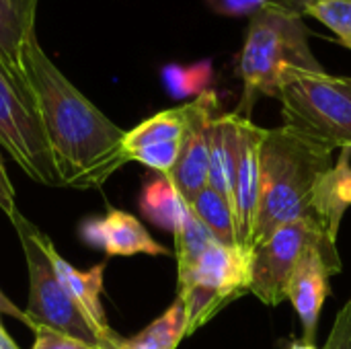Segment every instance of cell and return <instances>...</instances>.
I'll list each match as a JSON object with an SVG mask.
<instances>
[{"label":"cell","instance_id":"6da1fadb","mask_svg":"<svg viewBox=\"0 0 351 349\" xmlns=\"http://www.w3.org/2000/svg\"><path fill=\"white\" fill-rule=\"evenodd\" d=\"M25 80L64 187L95 189L130 163L125 132L95 107L39 45L35 23L23 43Z\"/></svg>","mask_w":351,"mask_h":349},{"label":"cell","instance_id":"7a4b0ae2","mask_svg":"<svg viewBox=\"0 0 351 349\" xmlns=\"http://www.w3.org/2000/svg\"><path fill=\"white\" fill-rule=\"evenodd\" d=\"M331 165V152L306 142L288 128L267 130L261 144V191L253 247L280 226L313 214L315 181Z\"/></svg>","mask_w":351,"mask_h":349},{"label":"cell","instance_id":"3957f363","mask_svg":"<svg viewBox=\"0 0 351 349\" xmlns=\"http://www.w3.org/2000/svg\"><path fill=\"white\" fill-rule=\"evenodd\" d=\"M288 66L323 70L308 45L304 16L282 8H263L251 16L241 51L243 99L234 113L249 117L259 97H278L280 74Z\"/></svg>","mask_w":351,"mask_h":349},{"label":"cell","instance_id":"277c9868","mask_svg":"<svg viewBox=\"0 0 351 349\" xmlns=\"http://www.w3.org/2000/svg\"><path fill=\"white\" fill-rule=\"evenodd\" d=\"M284 128L333 152L351 150V78L325 70L288 66L280 74L278 97Z\"/></svg>","mask_w":351,"mask_h":349},{"label":"cell","instance_id":"5b68a950","mask_svg":"<svg viewBox=\"0 0 351 349\" xmlns=\"http://www.w3.org/2000/svg\"><path fill=\"white\" fill-rule=\"evenodd\" d=\"M29 272V304L27 317L35 329H49L86 344L93 349H107L105 339L93 327L88 317L70 296L62 284L56 265L51 261L53 243L35 224H31L21 212L10 218Z\"/></svg>","mask_w":351,"mask_h":349},{"label":"cell","instance_id":"8992f818","mask_svg":"<svg viewBox=\"0 0 351 349\" xmlns=\"http://www.w3.org/2000/svg\"><path fill=\"white\" fill-rule=\"evenodd\" d=\"M251 288V251L214 241L179 276V298L185 306L187 335L214 319L226 304L247 294Z\"/></svg>","mask_w":351,"mask_h":349},{"label":"cell","instance_id":"52a82bcc","mask_svg":"<svg viewBox=\"0 0 351 349\" xmlns=\"http://www.w3.org/2000/svg\"><path fill=\"white\" fill-rule=\"evenodd\" d=\"M0 148L33 181L49 187L62 185L49 144L41 130L29 88L19 84L0 66Z\"/></svg>","mask_w":351,"mask_h":349},{"label":"cell","instance_id":"ba28073f","mask_svg":"<svg viewBox=\"0 0 351 349\" xmlns=\"http://www.w3.org/2000/svg\"><path fill=\"white\" fill-rule=\"evenodd\" d=\"M337 245L311 216H302L280 226L265 241L251 249V288L265 306H278L286 300L290 276L300 257L311 247Z\"/></svg>","mask_w":351,"mask_h":349},{"label":"cell","instance_id":"9c48e42d","mask_svg":"<svg viewBox=\"0 0 351 349\" xmlns=\"http://www.w3.org/2000/svg\"><path fill=\"white\" fill-rule=\"evenodd\" d=\"M185 130L181 136L179 156L169 181L175 185L185 204L208 187V163H210V123L216 115L218 97L212 91L202 93L195 101L185 103Z\"/></svg>","mask_w":351,"mask_h":349},{"label":"cell","instance_id":"30bf717a","mask_svg":"<svg viewBox=\"0 0 351 349\" xmlns=\"http://www.w3.org/2000/svg\"><path fill=\"white\" fill-rule=\"evenodd\" d=\"M339 272H341V259L337 253V245L311 247L296 263L288 282L286 300L292 302L300 319L302 339L315 344L319 319L325 300L329 298L331 292L329 280Z\"/></svg>","mask_w":351,"mask_h":349},{"label":"cell","instance_id":"8fae6325","mask_svg":"<svg viewBox=\"0 0 351 349\" xmlns=\"http://www.w3.org/2000/svg\"><path fill=\"white\" fill-rule=\"evenodd\" d=\"M265 134H267L265 128H259L249 117L241 115L232 214L237 226V243L243 251L253 249V234H255L259 191H261V144L265 140Z\"/></svg>","mask_w":351,"mask_h":349},{"label":"cell","instance_id":"7c38bea8","mask_svg":"<svg viewBox=\"0 0 351 349\" xmlns=\"http://www.w3.org/2000/svg\"><path fill=\"white\" fill-rule=\"evenodd\" d=\"M82 239L109 257H130V255H167L169 251L156 243L144 224L123 212L109 210L103 218L86 220L80 228Z\"/></svg>","mask_w":351,"mask_h":349},{"label":"cell","instance_id":"4fadbf2b","mask_svg":"<svg viewBox=\"0 0 351 349\" xmlns=\"http://www.w3.org/2000/svg\"><path fill=\"white\" fill-rule=\"evenodd\" d=\"M51 261L56 265V272L70 292V296L76 300V304L82 309V313L88 317L93 327L99 331V335L105 339L107 349H117L121 344V337H117L105 317L103 304H101V294H103V274H105V263L95 265L88 272H78L74 265H70L53 247H51Z\"/></svg>","mask_w":351,"mask_h":349},{"label":"cell","instance_id":"5bb4252c","mask_svg":"<svg viewBox=\"0 0 351 349\" xmlns=\"http://www.w3.org/2000/svg\"><path fill=\"white\" fill-rule=\"evenodd\" d=\"M351 150H341V156L325 173L319 175L313 187L311 210L323 230L337 243L341 220L351 208Z\"/></svg>","mask_w":351,"mask_h":349},{"label":"cell","instance_id":"9a60e30c","mask_svg":"<svg viewBox=\"0 0 351 349\" xmlns=\"http://www.w3.org/2000/svg\"><path fill=\"white\" fill-rule=\"evenodd\" d=\"M239 119L237 113L214 115L210 123V163L208 187L220 193L232 208L234 177H237V150H239Z\"/></svg>","mask_w":351,"mask_h":349},{"label":"cell","instance_id":"2e32d148","mask_svg":"<svg viewBox=\"0 0 351 349\" xmlns=\"http://www.w3.org/2000/svg\"><path fill=\"white\" fill-rule=\"evenodd\" d=\"M37 0H0V66L25 88L23 43L31 23H35Z\"/></svg>","mask_w":351,"mask_h":349},{"label":"cell","instance_id":"e0dca14e","mask_svg":"<svg viewBox=\"0 0 351 349\" xmlns=\"http://www.w3.org/2000/svg\"><path fill=\"white\" fill-rule=\"evenodd\" d=\"M189 206L179 195V191L169 181L167 175L158 173L144 185L140 195V212L158 228H165L175 234Z\"/></svg>","mask_w":351,"mask_h":349},{"label":"cell","instance_id":"ac0fdd59","mask_svg":"<svg viewBox=\"0 0 351 349\" xmlns=\"http://www.w3.org/2000/svg\"><path fill=\"white\" fill-rule=\"evenodd\" d=\"M187 335V317L183 300H177L144 331L132 339H121L117 349H177L181 339Z\"/></svg>","mask_w":351,"mask_h":349},{"label":"cell","instance_id":"d6986e66","mask_svg":"<svg viewBox=\"0 0 351 349\" xmlns=\"http://www.w3.org/2000/svg\"><path fill=\"white\" fill-rule=\"evenodd\" d=\"M183 130H185V107L183 105L175 107V109L160 111V113L148 117L146 121H142L140 125H136L134 130L125 132L123 152L130 158L132 152L142 150L146 146L177 142V140H181Z\"/></svg>","mask_w":351,"mask_h":349},{"label":"cell","instance_id":"ffe728a7","mask_svg":"<svg viewBox=\"0 0 351 349\" xmlns=\"http://www.w3.org/2000/svg\"><path fill=\"white\" fill-rule=\"evenodd\" d=\"M187 206L218 243L239 247L232 208L220 193H216L212 187H204Z\"/></svg>","mask_w":351,"mask_h":349},{"label":"cell","instance_id":"44dd1931","mask_svg":"<svg viewBox=\"0 0 351 349\" xmlns=\"http://www.w3.org/2000/svg\"><path fill=\"white\" fill-rule=\"evenodd\" d=\"M173 237H175V257H177L179 276L187 274L195 265L199 255L216 241L212 232L193 216L191 210H187L183 222L179 224Z\"/></svg>","mask_w":351,"mask_h":349},{"label":"cell","instance_id":"7402d4cb","mask_svg":"<svg viewBox=\"0 0 351 349\" xmlns=\"http://www.w3.org/2000/svg\"><path fill=\"white\" fill-rule=\"evenodd\" d=\"M306 14L329 27L351 49V0H315L306 6Z\"/></svg>","mask_w":351,"mask_h":349},{"label":"cell","instance_id":"603a6c76","mask_svg":"<svg viewBox=\"0 0 351 349\" xmlns=\"http://www.w3.org/2000/svg\"><path fill=\"white\" fill-rule=\"evenodd\" d=\"M208 6L224 16H253L263 8H282L304 16L306 6L298 0H206Z\"/></svg>","mask_w":351,"mask_h":349},{"label":"cell","instance_id":"cb8c5ba5","mask_svg":"<svg viewBox=\"0 0 351 349\" xmlns=\"http://www.w3.org/2000/svg\"><path fill=\"white\" fill-rule=\"evenodd\" d=\"M321 349H351V296L337 313L331 333Z\"/></svg>","mask_w":351,"mask_h":349},{"label":"cell","instance_id":"d4e9b609","mask_svg":"<svg viewBox=\"0 0 351 349\" xmlns=\"http://www.w3.org/2000/svg\"><path fill=\"white\" fill-rule=\"evenodd\" d=\"M33 333H35V344L31 349H93L82 341H76L72 337H66L49 329H35Z\"/></svg>","mask_w":351,"mask_h":349},{"label":"cell","instance_id":"484cf974","mask_svg":"<svg viewBox=\"0 0 351 349\" xmlns=\"http://www.w3.org/2000/svg\"><path fill=\"white\" fill-rule=\"evenodd\" d=\"M0 210L8 218H12L19 212L16 197H14V189H12V183H10V179L6 175V169L2 165V158H0Z\"/></svg>","mask_w":351,"mask_h":349},{"label":"cell","instance_id":"4316f807","mask_svg":"<svg viewBox=\"0 0 351 349\" xmlns=\"http://www.w3.org/2000/svg\"><path fill=\"white\" fill-rule=\"evenodd\" d=\"M2 317L16 319V321H21L23 325H27V327L33 331V325H31V321H29L27 313H25V311H21L16 304H12V302L6 298V294H4V292H0V319H2Z\"/></svg>","mask_w":351,"mask_h":349},{"label":"cell","instance_id":"83f0119b","mask_svg":"<svg viewBox=\"0 0 351 349\" xmlns=\"http://www.w3.org/2000/svg\"><path fill=\"white\" fill-rule=\"evenodd\" d=\"M288 349H319V348H317V344H313V341H306V339H294Z\"/></svg>","mask_w":351,"mask_h":349},{"label":"cell","instance_id":"f1b7e54d","mask_svg":"<svg viewBox=\"0 0 351 349\" xmlns=\"http://www.w3.org/2000/svg\"><path fill=\"white\" fill-rule=\"evenodd\" d=\"M298 2H302L304 6H308V4H311V2H315V0H298Z\"/></svg>","mask_w":351,"mask_h":349}]
</instances>
